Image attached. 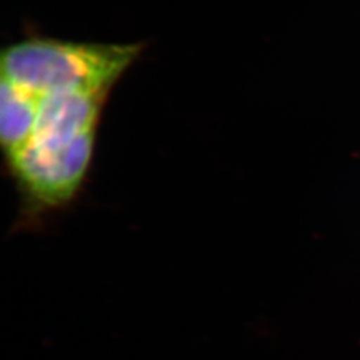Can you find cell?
<instances>
[{
    "mask_svg": "<svg viewBox=\"0 0 360 360\" xmlns=\"http://www.w3.org/2000/svg\"><path fill=\"white\" fill-rule=\"evenodd\" d=\"M146 43L30 35L0 52V146L13 233L43 232L84 193L104 110Z\"/></svg>",
    "mask_w": 360,
    "mask_h": 360,
    "instance_id": "1",
    "label": "cell"
}]
</instances>
